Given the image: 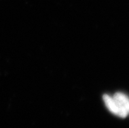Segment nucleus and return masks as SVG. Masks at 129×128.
I'll list each match as a JSON object with an SVG mask.
<instances>
[{
	"instance_id": "obj_1",
	"label": "nucleus",
	"mask_w": 129,
	"mask_h": 128,
	"mask_svg": "<svg viewBox=\"0 0 129 128\" xmlns=\"http://www.w3.org/2000/svg\"><path fill=\"white\" fill-rule=\"evenodd\" d=\"M121 112V118H125L129 114V97L121 92L115 94L113 96Z\"/></svg>"
}]
</instances>
